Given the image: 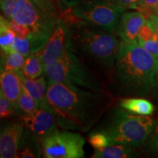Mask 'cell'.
<instances>
[{"instance_id":"obj_17","label":"cell","mask_w":158,"mask_h":158,"mask_svg":"<svg viewBox=\"0 0 158 158\" xmlns=\"http://www.w3.org/2000/svg\"><path fill=\"white\" fill-rule=\"evenodd\" d=\"M135 148L124 144H112L102 149H95L93 158H127L133 157Z\"/></svg>"},{"instance_id":"obj_16","label":"cell","mask_w":158,"mask_h":158,"mask_svg":"<svg viewBox=\"0 0 158 158\" xmlns=\"http://www.w3.org/2000/svg\"><path fill=\"white\" fill-rule=\"evenodd\" d=\"M119 106L130 113L141 116H150L155 110L153 104L144 98H130L119 100Z\"/></svg>"},{"instance_id":"obj_20","label":"cell","mask_w":158,"mask_h":158,"mask_svg":"<svg viewBox=\"0 0 158 158\" xmlns=\"http://www.w3.org/2000/svg\"><path fill=\"white\" fill-rule=\"evenodd\" d=\"M16 35L12 29L9 21L4 15L0 17V46L2 52L7 53L13 50L12 48Z\"/></svg>"},{"instance_id":"obj_10","label":"cell","mask_w":158,"mask_h":158,"mask_svg":"<svg viewBox=\"0 0 158 158\" xmlns=\"http://www.w3.org/2000/svg\"><path fill=\"white\" fill-rule=\"evenodd\" d=\"M21 121L40 141L59 130L54 116L43 104L35 113L22 114Z\"/></svg>"},{"instance_id":"obj_32","label":"cell","mask_w":158,"mask_h":158,"mask_svg":"<svg viewBox=\"0 0 158 158\" xmlns=\"http://www.w3.org/2000/svg\"><path fill=\"white\" fill-rule=\"evenodd\" d=\"M151 13H153V14L157 15V16H158V5L156 6L155 7H154L152 10Z\"/></svg>"},{"instance_id":"obj_1","label":"cell","mask_w":158,"mask_h":158,"mask_svg":"<svg viewBox=\"0 0 158 158\" xmlns=\"http://www.w3.org/2000/svg\"><path fill=\"white\" fill-rule=\"evenodd\" d=\"M114 102L107 91L94 92L48 81L43 104L54 116L59 127L86 133L101 119Z\"/></svg>"},{"instance_id":"obj_12","label":"cell","mask_w":158,"mask_h":158,"mask_svg":"<svg viewBox=\"0 0 158 158\" xmlns=\"http://www.w3.org/2000/svg\"><path fill=\"white\" fill-rule=\"evenodd\" d=\"M22 122H12L6 124L1 129L0 134V157L14 158L17 157L18 148L24 131Z\"/></svg>"},{"instance_id":"obj_11","label":"cell","mask_w":158,"mask_h":158,"mask_svg":"<svg viewBox=\"0 0 158 158\" xmlns=\"http://www.w3.org/2000/svg\"><path fill=\"white\" fill-rule=\"evenodd\" d=\"M147 19L139 10H125L120 16L115 34L125 43L138 42V37Z\"/></svg>"},{"instance_id":"obj_21","label":"cell","mask_w":158,"mask_h":158,"mask_svg":"<svg viewBox=\"0 0 158 158\" xmlns=\"http://www.w3.org/2000/svg\"><path fill=\"white\" fill-rule=\"evenodd\" d=\"M19 106L21 112V115L31 114L38 109L40 104L22 86V90L19 100Z\"/></svg>"},{"instance_id":"obj_8","label":"cell","mask_w":158,"mask_h":158,"mask_svg":"<svg viewBox=\"0 0 158 158\" xmlns=\"http://www.w3.org/2000/svg\"><path fill=\"white\" fill-rule=\"evenodd\" d=\"M40 142L45 158H82L85 156L84 138L72 130H58Z\"/></svg>"},{"instance_id":"obj_2","label":"cell","mask_w":158,"mask_h":158,"mask_svg":"<svg viewBox=\"0 0 158 158\" xmlns=\"http://www.w3.org/2000/svg\"><path fill=\"white\" fill-rule=\"evenodd\" d=\"M158 59L138 42H120L112 80L118 94L145 97L156 87Z\"/></svg>"},{"instance_id":"obj_33","label":"cell","mask_w":158,"mask_h":158,"mask_svg":"<svg viewBox=\"0 0 158 158\" xmlns=\"http://www.w3.org/2000/svg\"><path fill=\"white\" fill-rule=\"evenodd\" d=\"M155 88H157V97H158V72H157V84H156V87Z\"/></svg>"},{"instance_id":"obj_15","label":"cell","mask_w":158,"mask_h":158,"mask_svg":"<svg viewBox=\"0 0 158 158\" xmlns=\"http://www.w3.org/2000/svg\"><path fill=\"white\" fill-rule=\"evenodd\" d=\"M17 73L21 78L22 86L40 105L44 101L48 88L45 75H43L37 78H29L23 75L21 70L17 72Z\"/></svg>"},{"instance_id":"obj_14","label":"cell","mask_w":158,"mask_h":158,"mask_svg":"<svg viewBox=\"0 0 158 158\" xmlns=\"http://www.w3.org/2000/svg\"><path fill=\"white\" fill-rule=\"evenodd\" d=\"M43 149L39 138L25 127L22 138L18 148L17 157L19 158H37L42 155Z\"/></svg>"},{"instance_id":"obj_6","label":"cell","mask_w":158,"mask_h":158,"mask_svg":"<svg viewBox=\"0 0 158 158\" xmlns=\"http://www.w3.org/2000/svg\"><path fill=\"white\" fill-rule=\"evenodd\" d=\"M5 17L8 21H13L27 29L31 53L40 51L46 45L59 19L46 15L31 0H17Z\"/></svg>"},{"instance_id":"obj_5","label":"cell","mask_w":158,"mask_h":158,"mask_svg":"<svg viewBox=\"0 0 158 158\" xmlns=\"http://www.w3.org/2000/svg\"><path fill=\"white\" fill-rule=\"evenodd\" d=\"M48 81L76 86L94 92H105L102 78L93 68L88 66L81 58L68 47L62 56L54 63L45 64Z\"/></svg>"},{"instance_id":"obj_18","label":"cell","mask_w":158,"mask_h":158,"mask_svg":"<svg viewBox=\"0 0 158 158\" xmlns=\"http://www.w3.org/2000/svg\"><path fill=\"white\" fill-rule=\"evenodd\" d=\"M21 72L29 78H37L45 73V64L37 53H31L25 58Z\"/></svg>"},{"instance_id":"obj_28","label":"cell","mask_w":158,"mask_h":158,"mask_svg":"<svg viewBox=\"0 0 158 158\" xmlns=\"http://www.w3.org/2000/svg\"><path fill=\"white\" fill-rule=\"evenodd\" d=\"M110 1L125 11L128 10H137L139 0H110Z\"/></svg>"},{"instance_id":"obj_31","label":"cell","mask_w":158,"mask_h":158,"mask_svg":"<svg viewBox=\"0 0 158 158\" xmlns=\"http://www.w3.org/2000/svg\"><path fill=\"white\" fill-rule=\"evenodd\" d=\"M149 22L151 23L152 27H153V29H155V31L157 33L158 36V16L157 15L153 14V13H150L149 15H148L147 18H146Z\"/></svg>"},{"instance_id":"obj_25","label":"cell","mask_w":158,"mask_h":158,"mask_svg":"<svg viewBox=\"0 0 158 158\" xmlns=\"http://www.w3.org/2000/svg\"><path fill=\"white\" fill-rule=\"evenodd\" d=\"M15 112L16 111L10 102L7 100L3 92L0 91V116L2 119L12 117Z\"/></svg>"},{"instance_id":"obj_24","label":"cell","mask_w":158,"mask_h":158,"mask_svg":"<svg viewBox=\"0 0 158 158\" xmlns=\"http://www.w3.org/2000/svg\"><path fill=\"white\" fill-rule=\"evenodd\" d=\"M89 141L94 149H102L110 145L107 137L100 132H90Z\"/></svg>"},{"instance_id":"obj_29","label":"cell","mask_w":158,"mask_h":158,"mask_svg":"<svg viewBox=\"0 0 158 158\" xmlns=\"http://www.w3.org/2000/svg\"><path fill=\"white\" fill-rule=\"evenodd\" d=\"M138 43L158 59V40L152 41H138Z\"/></svg>"},{"instance_id":"obj_19","label":"cell","mask_w":158,"mask_h":158,"mask_svg":"<svg viewBox=\"0 0 158 158\" xmlns=\"http://www.w3.org/2000/svg\"><path fill=\"white\" fill-rule=\"evenodd\" d=\"M25 57L18 51L12 50L10 52H2L1 70L17 73L21 70Z\"/></svg>"},{"instance_id":"obj_22","label":"cell","mask_w":158,"mask_h":158,"mask_svg":"<svg viewBox=\"0 0 158 158\" xmlns=\"http://www.w3.org/2000/svg\"><path fill=\"white\" fill-rule=\"evenodd\" d=\"M38 8L46 15L55 19L60 18L56 0H31Z\"/></svg>"},{"instance_id":"obj_4","label":"cell","mask_w":158,"mask_h":158,"mask_svg":"<svg viewBox=\"0 0 158 158\" xmlns=\"http://www.w3.org/2000/svg\"><path fill=\"white\" fill-rule=\"evenodd\" d=\"M156 124L149 116L133 115L116 106L92 131L104 134L110 145L124 144L136 149L146 143Z\"/></svg>"},{"instance_id":"obj_3","label":"cell","mask_w":158,"mask_h":158,"mask_svg":"<svg viewBox=\"0 0 158 158\" xmlns=\"http://www.w3.org/2000/svg\"><path fill=\"white\" fill-rule=\"evenodd\" d=\"M68 19L70 23L67 47L94 69L113 74L121 42L115 32L76 18Z\"/></svg>"},{"instance_id":"obj_13","label":"cell","mask_w":158,"mask_h":158,"mask_svg":"<svg viewBox=\"0 0 158 158\" xmlns=\"http://www.w3.org/2000/svg\"><path fill=\"white\" fill-rule=\"evenodd\" d=\"M1 91L17 113L21 114L19 106V100L22 90V83L17 73L1 70L0 74Z\"/></svg>"},{"instance_id":"obj_27","label":"cell","mask_w":158,"mask_h":158,"mask_svg":"<svg viewBox=\"0 0 158 158\" xmlns=\"http://www.w3.org/2000/svg\"><path fill=\"white\" fill-rule=\"evenodd\" d=\"M158 5V0H139L138 3V10L147 18L151 13L152 10Z\"/></svg>"},{"instance_id":"obj_30","label":"cell","mask_w":158,"mask_h":158,"mask_svg":"<svg viewBox=\"0 0 158 158\" xmlns=\"http://www.w3.org/2000/svg\"><path fill=\"white\" fill-rule=\"evenodd\" d=\"M81 0H56L59 10L66 13L80 2Z\"/></svg>"},{"instance_id":"obj_9","label":"cell","mask_w":158,"mask_h":158,"mask_svg":"<svg viewBox=\"0 0 158 158\" xmlns=\"http://www.w3.org/2000/svg\"><path fill=\"white\" fill-rule=\"evenodd\" d=\"M70 23L68 18H59L48 43L40 51L36 52L45 64H52L62 55L66 47Z\"/></svg>"},{"instance_id":"obj_26","label":"cell","mask_w":158,"mask_h":158,"mask_svg":"<svg viewBox=\"0 0 158 158\" xmlns=\"http://www.w3.org/2000/svg\"><path fill=\"white\" fill-rule=\"evenodd\" d=\"M147 149L152 155L158 156V124H156L147 142Z\"/></svg>"},{"instance_id":"obj_23","label":"cell","mask_w":158,"mask_h":158,"mask_svg":"<svg viewBox=\"0 0 158 158\" xmlns=\"http://www.w3.org/2000/svg\"><path fill=\"white\" fill-rule=\"evenodd\" d=\"M12 48L22 54L25 58L31 54V44L28 37L16 36L12 45Z\"/></svg>"},{"instance_id":"obj_7","label":"cell","mask_w":158,"mask_h":158,"mask_svg":"<svg viewBox=\"0 0 158 158\" xmlns=\"http://www.w3.org/2000/svg\"><path fill=\"white\" fill-rule=\"evenodd\" d=\"M124 11L110 0H81L66 13L76 19L115 32Z\"/></svg>"}]
</instances>
